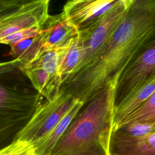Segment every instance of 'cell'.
<instances>
[{"mask_svg": "<svg viewBox=\"0 0 155 155\" xmlns=\"http://www.w3.org/2000/svg\"><path fill=\"white\" fill-rule=\"evenodd\" d=\"M48 0L28 1L0 18V40L24 29L42 25L49 16Z\"/></svg>", "mask_w": 155, "mask_h": 155, "instance_id": "obj_6", "label": "cell"}, {"mask_svg": "<svg viewBox=\"0 0 155 155\" xmlns=\"http://www.w3.org/2000/svg\"><path fill=\"white\" fill-rule=\"evenodd\" d=\"M118 0H71L61 13L64 19L78 31L99 19Z\"/></svg>", "mask_w": 155, "mask_h": 155, "instance_id": "obj_8", "label": "cell"}, {"mask_svg": "<svg viewBox=\"0 0 155 155\" xmlns=\"http://www.w3.org/2000/svg\"><path fill=\"white\" fill-rule=\"evenodd\" d=\"M10 54L15 59H19L25 67L31 63L42 50L39 34L25 39L12 46Z\"/></svg>", "mask_w": 155, "mask_h": 155, "instance_id": "obj_15", "label": "cell"}, {"mask_svg": "<svg viewBox=\"0 0 155 155\" xmlns=\"http://www.w3.org/2000/svg\"><path fill=\"white\" fill-rule=\"evenodd\" d=\"M78 33V30L68 23L60 13L49 15L41 25L39 34L42 49L51 50L70 45Z\"/></svg>", "mask_w": 155, "mask_h": 155, "instance_id": "obj_9", "label": "cell"}, {"mask_svg": "<svg viewBox=\"0 0 155 155\" xmlns=\"http://www.w3.org/2000/svg\"><path fill=\"white\" fill-rule=\"evenodd\" d=\"M84 56V49L78 35L73 42L59 68V73L62 84L75 74Z\"/></svg>", "mask_w": 155, "mask_h": 155, "instance_id": "obj_14", "label": "cell"}, {"mask_svg": "<svg viewBox=\"0 0 155 155\" xmlns=\"http://www.w3.org/2000/svg\"><path fill=\"white\" fill-rule=\"evenodd\" d=\"M36 90L47 101L52 100L59 93L61 87L59 79L51 77L44 70L36 67H22Z\"/></svg>", "mask_w": 155, "mask_h": 155, "instance_id": "obj_12", "label": "cell"}, {"mask_svg": "<svg viewBox=\"0 0 155 155\" xmlns=\"http://www.w3.org/2000/svg\"><path fill=\"white\" fill-rule=\"evenodd\" d=\"M27 1V0H0V18L16 10Z\"/></svg>", "mask_w": 155, "mask_h": 155, "instance_id": "obj_20", "label": "cell"}, {"mask_svg": "<svg viewBox=\"0 0 155 155\" xmlns=\"http://www.w3.org/2000/svg\"><path fill=\"white\" fill-rule=\"evenodd\" d=\"M131 122H155V92L120 120L113 131Z\"/></svg>", "mask_w": 155, "mask_h": 155, "instance_id": "obj_16", "label": "cell"}, {"mask_svg": "<svg viewBox=\"0 0 155 155\" xmlns=\"http://www.w3.org/2000/svg\"><path fill=\"white\" fill-rule=\"evenodd\" d=\"M155 72V38L124 69L117 83L116 104Z\"/></svg>", "mask_w": 155, "mask_h": 155, "instance_id": "obj_7", "label": "cell"}, {"mask_svg": "<svg viewBox=\"0 0 155 155\" xmlns=\"http://www.w3.org/2000/svg\"><path fill=\"white\" fill-rule=\"evenodd\" d=\"M155 92V72L116 104L113 128Z\"/></svg>", "mask_w": 155, "mask_h": 155, "instance_id": "obj_10", "label": "cell"}, {"mask_svg": "<svg viewBox=\"0 0 155 155\" xmlns=\"http://www.w3.org/2000/svg\"><path fill=\"white\" fill-rule=\"evenodd\" d=\"M154 38L155 0H133L100 56L61 87L85 105Z\"/></svg>", "mask_w": 155, "mask_h": 155, "instance_id": "obj_1", "label": "cell"}, {"mask_svg": "<svg viewBox=\"0 0 155 155\" xmlns=\"http://www.w3.org/2000/svg\"><path fill=\"white\" fill-rule=\"evenodd\" d=\"M41 25L35 26L16 32L0 40V44H4L10 47L29 38L36 36L39 33Z\"/></svg>", "mask_w": 155, "mask_h": 155, "instance_id": "obj_18", "label": "cell"}, {"mask_svg": "<svg viewBox=\"0 0 155 155\" xmlns=\"http://www.w3.org/2000/svg\"><path fill=\"white\" fill-rule=\"evenodd\" d=\"M133 1L118 0L99 19L79 31L78 37L84 49V56L75 74L89 67L100 56L125 16Z\"/></svg>", "mask_w": 155, "mask_h": 155, "instance_id": "obj_4", "label": "cell"}, {"mask_svg": "<svg viewBox=\"0 0 155 155\" xmlns=\"http://www.w3.org/2000/svg\"><path fill=\"white\" fill-rule=\"evenodd\" d=\"M76 100L61 87L52 100H45L38 107L18 141L32 145L46 137L68 113Z\"/></svg>", "mask_w": 155, "mask_h": 155, "instance_id": "obj_5", "label": "cell"}, {"mask_svg": "<svg viewBox=\"0 0 155 155\" xmlns=\"http://www.w3.org/2000/svg\"><path fill=\"white\" fill-rule=\"evenodd\" d=\"M115 131L133 137L143 136L155 133V122H131Z\"/></svg>", "mask_w": 155, "mask_h": 155, "instance_id": "obj_17", "label": "cell"}, {"mask_svg": "<svg viewBox=\"0 0 155 155\" xmlns=\"http://www.w3.org/2000/svg\"><path fill=\"white\" fill-rule=\"evenodd\" d=\"M84 105V104L82 102L76 99L72 107L55 128L46 137L31 145L35 155H50L56 142L78 114Z\"/></svg>", "mask_w": 155, "mask_h": 155, "instance_id": "obj_11", "label": "cell"}, {"mask_svg": "<svg viewBox=\"0 0 155 155\" xmlns=\"http://www.w3.org/2000/svg\"><path fill=\"white\" fill-rule=\"evenodd\" d=\"M72 43L61 48L51 50L42 49L38 56L31 63L22 67L41 68L51 77L61 81L59 73V68Z\"/></svg>", "mask_w": 155, "mask_h": 155, "instance_id": "obj_13", "label": "cell"}, {"mask_svg": "<svg viewBox=\"0 0 155 155\" xmlns=\"http://www.w3.org/2000/svg\"><path fill=\"white\" fill-rule=\"evenodd\" d=\"M0 155H35L32 147L25 142L17 141L0 151Z\"/></svg>", "mask_w": 155, "mask_h": 155, "instance_id": "obj_19", "label": "cell"}, {"mask_svg": "<svg viewBox=\"0 0 155 155\" xmlns=\"http://www.w3.org/2000/svg\"><path fill=\"white\" fill-rule=\"evenodd\" d=\"M22 67L18 59L0 62V151L18 140L43 102Z\"/></svg>", "mask_w": 155, "mask_h": 155, "instance_id": "obj_3", "label": "cell"}, {"mask_svg": "<svg viewBox=\"0 0 155 155\" xmlns=\"http://www.w3.org/2000/svg\"><path fill=\"white\" fill-rule=\"evenodd\" d=\"M119 79L108 82L85 104L50 155H109Z\"/></svg>", "mask_w": 155, "mask_h": 155, "instance_id": "obj_2", "label": "cell"}]
</instances>
